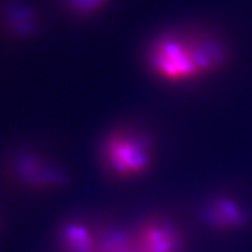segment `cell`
Segmentation results:
<instances>
[{"label": "cell", "instance_id": "cell-1", "mask_svg": "<svg viewBox=\"0 0 252 252\" xmlns=\"http://www.w3.org/2000/svg\"><path fill=\"white\" fill-rule=\"evenodd\" d=\"M225 58V51L219 42L181 34L159 37L147 53L152 73L170 83L195 80L218 68Z\"/></svg>", "mask_w": 252, "mask_h": 252}, {"label": "cell", "instance_id": "cell-5", "mask_svg": "<svg viewBox=\"0 0 252 252\" xmlns=\"http://www.w3.org/2000/svg\"><path fill=\"white\" fill-rule=\"evenodd\" d=\"M210 227L219 231H234L246 226L249 216L243 205L230 196H218L211 200L205 211Z\"/></svg>", "mask_w": 252, "mask_h": 252}, {"label": "cell", "instance_id": "cell-7", "mask_svg": "<svg viewBox=\"0 0 252 252\" xmlns=\"http://www.w3.org/2000/svg\"><path fill=\"white\" fill-rule=\"evenodd\" d=\"M94 252H140L132 227L98 225V238Z\"/></svg>", "mask_w": 252, "mask_h": 252}, {"label": "cell", "instance_id": "cell-6", "mask_svg": "<svg viewBox=\"0 0 252 252\" xmlns=\"http://www.w3.org/2000/svg\"><path fill=\"white\" fill-rule=\"evenodd\" d=\"M98 238V225L73 219L58 229L57 244L61 252H94Z\"/></svg>", "mask_w": 252, "mask_h": 252}, {"label": "cell", "instance_id": "cell-8", "mask_svg": "<svg viewBox=\"0 0 252 252\" xmlns=\"http://www.w3.org/2000/svg\"><path fill=\"white\" fill-rule=\"evenodd\" d=\"M109 0H66L68 9L80 16H90L100 11Z\"/></svg>", "mask_w": 252, "mask_h": 252}, {"label": "cell", "instance_id": "cell-4", "mask_svg": "<svg viewBox=\"0 0 252 252\" xmlns=\"http://www.w3.org/2000/svg\"><path fill=\"white\" fill-rule=\"evenodd\" d=\"M132 230L140 252H183L184 235L167 218H145Z\"/></svg>", "mask_w": 252, "mask_h": 252}, {"label": "cell", "instance_id": "cell-2", "mask_svg": "<svg viewBox=\"0 0 252 252\" xmlns=\"http://www.w3.org/2000/svg\"><path fill=\"white\" fill-rule=\"evenodd\" d=\"M153 160L151 140L137 129H112L100 143L101 168L112 179L127 181L142 177L152 167Z\"/></svg>", "mask_w": 252, "mask_h": 252}, {"label": "cell", "instance_id": "cell-3", "mask_svg": "<svg viewBox=\"0 0 252 252\" xmlns=\"http://www.w3.org/2000/svg\"><path fill=\"white\" fill-rule=\"evenodd\" d=\"M9 162L12 176L20 185L32 190H55L69 183V175L65 168L39 154L20 152Z\"/></svg>", "mask_w": 252, "mask_h": 252}]
</instances>
